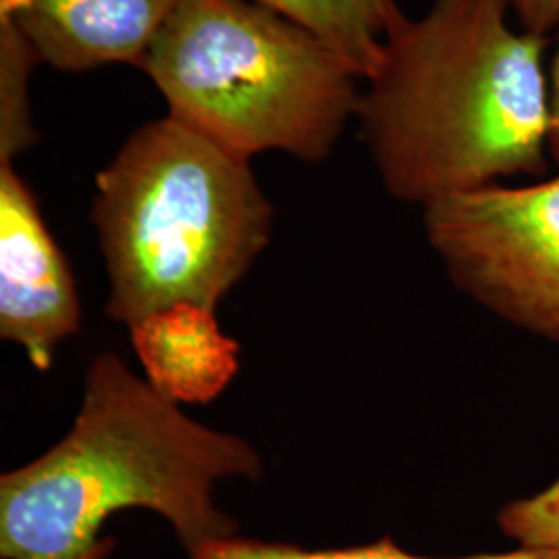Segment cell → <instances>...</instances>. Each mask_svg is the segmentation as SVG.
Here are the masks:
<instances>
[{
    "label": "cell",
    "mask_w": 559,
    "mask_h": 559,
    "mask_svg": "<svg viewBox=\"0 0 559 559\" xmlns=\"http://www.w3.org/2000/svg\"><path fill=\"white\" fill-rule=\"evenodd\" d=\"M512 15V0H431L392 21L357 120L394 200L427 207L547 168V38Z\"/></svg>",
    "instance_id": "1"
},
{
    "label": "cell",
    "mask_w": 559,
    "mask_h": 559,
    "mask_svg": "<svg viewBox=\"0 0 559 559\" xmlns=\"http://www.w3.org/2000/svg\"><path fill=\"white\" fill-rule=\"evenodd\" d=\"M559 32V27H558ZM549 108H551V131H549V156L559 164V36L558 52L549 75Z\"/></svg>",
    "instance_id": "14"
},
{
    "label": "cell",
    "mask_w": 559,
    "mask_h": 559,
    "mask_svg": "<svg viewBox=\"0 0 559 559\" xmlns=\"http://www.w3.org/2000/svg\"><path fill=\"white\" fill-rule=\"evenodd\" d=\"M297 21L336 50L365 81L376 69L392 21L402 9L396 0H258Z\"/></svg>",
    "instance_id": "9"
},
{
    "label": "cell",
    "mask_w": 559,
    "mask_h": 559,
    "mask_svg": "<svg viewBox=\"0 0 559 559\" xmlns=\"http://www.w3.org/2000/svg\"><path fill=\"white\" fill-rule=\"evenodd\" d=\"M500 524L519 547L559 551V480L533 498L508 503Z\"/></svg>",
    "instance_id": "12"
},
{
    "label": "cell",
    "mask_w": 559,
    "mask_h": 559,
    "mask_svg": "<svg viewBox=\"0 0 559 559\" xmlns=\"http://www.w3.org/2000/svg\"><path fill=\"white\" fill-rule=\"evenodd\" d=\"M425 235L462 293L559 342V175L423 207Z\"/></svg>",
    "instance_id": "5"
},
{
    "label": "cell",
    "mask_w": 559,
    "mask_h": 559,
    "mask_svg": "<svg viewBox=\"0 0 559 559\" xmlns=\"http://www.w3.org/2000/svg\"><path fill=\"white\" fill-rule=\"evenodd\" d=\"M80 328L78 282L38 198L13 164H0V338L48 371Z\"/></svg>",
    "instance_id": "6"
},
{
    "label": "cell",
    "mask_w": 559,
    "mask_h": 559,
    "mask_svg": "<svg viewBox=\"0 0 559 559\" xmlns=\"http://www.w3.org/2000/svg\"><path fill=\"white\" fill-rule=\"evenodd\" d=\"M191 559H436L420 558L404 551L390 537H383L371 545L360 547H346V549H305L297 545L286 543H265V540L233 539L216 540L195 551ZM450 559H559V551H540V549H526L516 547L514 551L506 554H480L468 558Z\"/></svg>",
    "instance_id": "11"
},
{
    "label": "cell",
    "mask_w": 559,
    "mask_h": 559,
    "mask_svg": "<svg viewBox=\"0 0 559 559\" xmlns=\"http://www.w3.org/2000/svg\"><path fill=\"white\" fill-rule=\"evenodd\" d=\"M140 69L168 117L247 160L330 158L362 87L320 36L258 0H180Z\"/></svg>",
    "instance_id": "4"
},
{
    "label": "cell",
    "mask_w": 559,
    "mask_h": 559,
    "mask_svg": "<svg viewBox=\"0 0 559 559\" xmlns=\"http://www.w3.org/2000/svg\"><path fill=\"white\" fill-rule=\"evenodd\" d=\"M260 450L189 419L102 350L87 367L80 413L67 436L0 477L2 559H106L104 524L129 508L170 524L189 556L239 535L214 501L224 479L258 480Z\"/></svg>",
    "instance_id": "2"
},
{
    "label": "cell",
    "mask_w": 559,
    "mask_h": 559,
    "mask_svg": "<svg viewBox=\"0 0 559 559\" xmlns=\"http://www.w3.org/2000/svg\"><path fill=\"white\" fill-rule=\"evenodd\" d=\"M180 0H0V17L32 44L41 64L64 73L141 67Z\"/></svg>",
    "instance_id": "7"
},
{
    "label": "cell",
    "mask_w": 559,
    "mask_h": 559,
    "mask_svg": "<svg viewBox=\"0 0 559 559\" xmlns=\"http://www.w3.org/2000/svg\"><path fill=\"white\" fill-rule=\"evenodd\" d=\"M520 29L547 38L559 27V0H512Z\"/></svg>",
    "instance_id": "13"
},
{
    "label": "cell",
    "mask_w": 559,
    "mask_h": 559,
    "mask_svg": "<svg viewBox=\"0 0 559 559\" xmlns=\"http://www.w3.org/2000/svg\"><path fill=\"white\" fill-rule=\"evenodd\" d=\"M38 64L15 23L0 17V164H13L38 141L29 106V80Z\"/></svg>",
    "instance_id": "10"
},
{
    "label": "cell",
    "mask_w": 559,
    "mask_h": 559,
    "mask_svg": "<svg viewBox=\"0 0 559 559\" xmlns=\"http://www.w3.org/2000/svg\"><path fill=\"white\" fill-rule=\"evenodd\" d=\"M274 218L251 160L168 115L141 124L94 182L106 316L129 328L177 302L216 311L270 245Z\"/></svg>",
    "instance_id": "3"
},
{
    "label": "cell",
    "mask_w": 559,
    "mask_h": 559,
    "mask_svg": "<svg viewBox=\"0 0 559 559\" xmlns=\"http://www.w3.org/2000/svg\"><path fill=\"white\" fill-rule=\"evenodd\" d=\"M143 378L175 404L218 399L240 369L239 342L226 336L216 311L177 302L129 325Z\"/></svg>",
    "instance_id": "8"
}]
</instances>
